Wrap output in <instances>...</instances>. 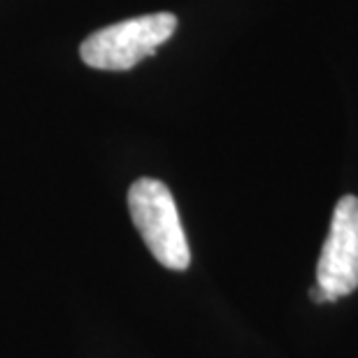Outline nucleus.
Returning a JSON list of instances; mask_svg holds the SVG:
<instances>
[{
  "label": "nucleus",
  "mask_w": 358,
  "mask_h": 358,
  "mask_svg": "<svg viewBox=\"0 0 358 358\" xmlns=\"http://www.w3.org/2000/svg\"><path fill=\"white\" fill-rule=\"evenodd\" d=\"M128 212L140 238L163 268L182 272L191 266L182 219L173 193L154 177H142L128 189Z\"/></svg>",
  "instance_id": "f257e3e1"
},
{
  "label": "nucleus",
  "mask_w": 358,
  "mask_h": 358,
  "mask_svg": "<svg viewBox=\"0 0 358 358\" xmlns=\"http://www.w3.org/2000/svg\"><path fill=\"white\" fill-rule=\"evenodd\" d=\"M177 31V17L170 12L145 14L105 26L91 33L80 45V56L87 66L110 73H124L154 56L163 42Z\"/></svg>",
  "instance_id": "f03ea898"
},
{
  "label": "nucleus",
  "mask_w": 358,
  "mask_h": 358,
  "mask_svg": "<svg viewBox=\"0 0 358 358\" xmlns=\"http://www.w3.org/2000/svg\"><path fill=\"white\" fill-rule=\"evenodd\" d=\"M317 286L335 303L358 289V198L345 196L333 210L317 263Z\"/></svg>",
  "instance_id": "7ed1b4c3"
},
{
  "label": "nucleus",
  "mask_w": 358,
  "mask_h": 358,
  "mask_svg": "<svg viewBox=\"0 0 358 358\" xmlns=\"http://www.w3.org/2000/svg\"><path fill=\"white\" fill-rule=\"evenodd\" d=\"M310 296H312V300H314V303H331V298L326 296V291H321L319 286H312Z\"/></svg>",
  "instance_id": "20e7f679"
}]
</instances>
